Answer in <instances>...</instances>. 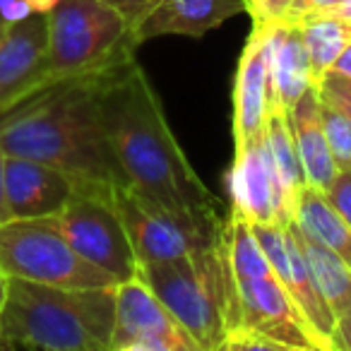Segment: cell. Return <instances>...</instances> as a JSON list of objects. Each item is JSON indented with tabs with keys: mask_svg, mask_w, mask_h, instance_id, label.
<instances>
[{
	"mask_svg": "<svg viewBox=\"0 0 351 351\" xmlns=\"http://www.w3.org/2000/svg\"><path fill=\"white\" fill-rule=\"evenodd\" d=\"M32 8V12H51L56 5H58V0H27Z\"/></svg>",
	"mask_w": 351,
	"mask_h": 351,
	"instance_id": "cell-34",
	"label": "cell"
},
{
	"mask_svg": "<svg viewBox=\"0 0 351 351\" xmlns=\"http://www.w3.org/2000/svg\"><path fill=\"white\" fill-rule=\"evenodd\" d=\"M224 245L236 284L274 274L272 265H269L267 255H265L263 245L253 231V224L236 212H231L224 221Z\"/></svg>",
	"mask_w": 351,
	"mask_h": 351,
	"instance_id": "cell-23",
	"label": "cell"
},
{
	"mask_svg": "<svg viewBox=\"0 0 351 351\" xmlns=\"http://www.w3.org/2000/svg\"><path fill=\"white\" fill-rule=\"evenodd\" d=\"M253 231L272 265L274 277L282 282L287 293L293 298V303L301 311L313 339L320 351H335V327L337 317L332 313L330 303L322 298L313 282L311 267L306 263L301 245L293 234V226L289 221L282 224H253Z\"/></svg>",
	"mask_w": 351,
	"mask_h": 351,
	"instance_id": "cell-9",
	"label": "cell"
},
{
	"mask_svg": "<svg viewBox=\"0 0 351 351\" xmlns=\"http://www.w3.org/2000/svg\"><path fill=\"white\" fill-rule=\"evenodd\" d=\"M291 3L293 0H245L253 25H272V22L284 20Z\"/></svg>",
	"mask_w": 351,
	"mask_h": 351,
	"instance_id": "cell-26",
	"label": "cell"
},
{
	"mask_svg": "<svg viewBox=\"0 0 351 351\" xmlns=\"http://www.w3.org/2000/svg\"><path fill=\"white\" fill-rule=\"evenodd\" d=\"M265 137H267L269 152H272L274 169H277L279 183H282V191H284V200H287V207L293 217L298 195H301V191L308 183L287 113L277 111V108H269L267 123H265Z\"/></svg>",
	"mask_w": 351,
	"mask_h": 351,
	"instance_id": "cell-22",
	"label": "cell"
},
{
	"mask_svg": "<svg viewBox=\"0 0 351 351\" xmlns=\"http://www.w3.org/2000/svg\"><path fill=\"white\" fill-rule=\"evenodd\" d=\"M5 293H8V277L3 274V269H0V308L5 303Z\"/></svg>",
	"mask_w": 351,
	"mask_h": 351,
	"instance_id": "cell-35",
	"label": "cell"
},
{
	"mask_svg": "<svg viewBox=\"0 0 351 351\" xmlns=\"http://www.w3.org/2000/svg\"><path fill=\"white\" fill-rule=\"evenodd\" d=\"M101 3L113 8L132 29H137V25L159 5L161 0H101Z\"/></svg>",
	"mask_w": 351,
	"mask_h": 351,
	"instance_id": "cell-27",
	"label": "cell"
},
{
	"mask_svg": "<svg viewBox=\"0 0 351 351\" xmlns=\"http://www.w3.org/2000/svg\"><path fill=\"white\" fill-rule=\"evenodd\" d=\"M241 12H248L245 0H161L137 25L135 39L140 46L142 41L166 34L202 36Z\"/></svg>",
	"mask_w": 351,
	"mask_h": 351,
	"instance_id": "cell-17",
	"label": "cell"
},
{
	"mask_svg": "<svg viewBox=\"0 0 351 351\" xmlns=\"http://www.w3.org/2000/svg\"><path fill=\"white\" fill-rule=\"evenodd\" d=\"M332 70H337V73L351 77V41L344 46V51L339 53V58H337V63H335V68H332Z\"/></svg>",
	"mask_w": 351,
	"mask_h": 351,
	"instance_id": "cell-32",
	"label": "cell"
},
{
	"mask_svg": "<svg viewBox=\"0 0 351 351\" xmlns=\"http://www.w3.org/2000/svg\"><path fill=\"white\" fill-rule=\"evenodd\" d=\"M335 351H351V308L337 317Z\"/></svg>",
	"mask_w": 351,
	"mask_h": 351,
	"instance_id": "cell-30",
	"label": "cell"
},
{
	"mask_svg": "<svg viewBox=\"0 0 351 351\" xmlns=\"http://www.w3.org/2000/svg\"><path fill=\"white\" fill-rule=\"evenodd\" d=\"M330 205L344 217V221L351 226V171H339L330 191L325 193Z\"/></svg>",
	"mask_w": 351,
	"mask_h": 351,
	"instance_id": "cell-28",
	"label": "cell"
},
{
	"mask_svg": "<svg viewBox=\"0 0 351 351\" xmlns=\"http://www.w3.org/2000/svg\"><path fill=\"white\" fill-rule=\"evenodd\" d=\"M5 27H8V22L0 17V39H3V34H5Z\"/></svg>",
	"mask_w": 351,
	"mask_h": 351,
	"instance_id": "cell-36",
	"label": "cell"
},
{
	"mask_svg": "<svg viewBox=\"0 0 351 351\" xmlns=\"http://www.w3.org/2000/svg\"><path fill=\"white\" fill-rule=\"evenodd\" d=\"M135 49V29L101 0H58L49 12V80L101 73Z\"/></svg>",
	"mask_w": 351,
	"mask_h": 351,
	"instance_id": "cell-5",
	"label": "cell"
},
{
	"mask_svg": "<svg viewBox=\"0 0 351 351\" xmlns=\"http://www.w3.org/2000/svg\"><path fill=\"white\" fill-rule=\"evenodd\" d=\"M320 116L337 171H351V121L335 104H330L322 97H320Z\"/></svg>",
	"mask_w": 351,
	"mask_h": 351,
	"instance_id": "cell-24",
	"label": "cell"
},
{
	"mask_svg": "<svg viewBox=\"0 0 351 351\" xmlns=\"http://www.w3.org/2000/svg\"><path fill=\"white\" fill-rule=\"evenodd\" d=\"M226 191L231 197V212L250 224L287 226L293 221L265 132L234 152V161L226 173Z\"/></svg>",
	"mask_w": 351,
	"mask_h": 351,
	"instance_id": "cell-11",
	"label": "cell"
},
{
	"mask_svg": "<svg viewBox=\"0 0 351 351\" xmlns=\"http://www.w3.org/2000/svg\"><path fill=\"white\" fill-rule=\"evenodd\" d=\"M267 84L269 108L289 113L313 82L311 63L296 20L269 25L267 39Z\"/></svg>",
	"mask_w": 351,
	"mask_h": 351,
	"instance_id": "cell-16",
	"label": "cell"
},
{
	"mask_svg": "<svg viewBox=\"0 0 351 351\" xmlns=\"http://www.w3.org/2000/svg\"><path fill=\"white\" fill-rule=\"evenodd\" d=\"M80 181L56 166L5 154V195L12 219L53 217L75 197Z\"/></svg>",
	"mask_w": 351,
	"mask_h": 351,
	"instance_id": "cell-14",
	"label": "cell"
},
{
	"mask_svg": "<svg viewBox=\"0 0 351 351\" xmlns=\"http://www.w3.org/2000/svg\"><path fill=\"white\" fill-rule=\"evenodd\" d=\"M104 73L46 80L3 108V152L56 166L80 183L125 186L99 113Z\"/></svg>",
	"mask_w": 351,
	"mask_h": 351,
	"instance_id": "cell-2",
	"label": "cell"
},
{
	"mask_svg": "<svg viewBox=\"0 0 351 351\" xmlns=\"http://www.w3.org/2000/svg\"><path fill=\"white\" fill-rule=\"evenodd\" d=\"M49 80V12H32L0 39V111Z\"/></svg>",
	"mask_w": 351,
	"mask_h": 351,
	"instance_id": "cell-13",
	"label": "cell"
},
{
	"mask_svg": "<svg viewBox=\"0 0 351 351\" xmlns=\"http://www.w3.org/2000/svg\"><path fill=\"white\" fill-rule=\"evenodd\" d=\"M113 191L116 186L108 183H80L73 200L49 219L84 260L106 269L121 284L137 277V255Z\"/></svg>",
	"mask_w": 351,
	"mask_h": 351,
	"instance_id": "cell-7",
	"label": "cell"
},
{
	"mask_svg": "<svg viewBox=\"0 0 351 351\" xmlns=\"http://www.w3.org/2000/svg\"><path fill=\"white\" fill-rule=\"evenodd\" d=\"M116 287H51L8 277L0 349L111 351Z\"/></svg>",
	"mask_w": 351,
	"mask_h": 351,
	"instance_id": "cell-3",
	"label": "cell"
},
{
	"mask_svg": "<svg viewBox=\"0 0 351 351\" xmlns=\"http://www.w3.org/2000/svg\"><path fill=\"white\" fill-rule=\"evenodd\" d=\"M303 46H306L308 63H311L313 82L320 84L322 75L335 68L337 58L351 41V27L337 20L330 12H313L298 17Z\"/></svg>",
	"mask_w": 351,
	"mask_h": 351,
	"instance_id": "cell-21",
	"label": "cell"
},
{
	"mask_svg": "<svg viewBox=\"0 0 351 351\" xmlns=\"http://www.w3.org/2000/svg\"><path fill=\"white\" fill-rule=\"evenodd\" d=\"M99 113L125 186L181 219L224 229V207L176 142L159 97L135 56L101 75Z\"/></svg>",
	"mask_w": 351,
	"mask_h": 351,
	"instance_id": "cell-1",
	"label": "cell"
},
{
	"mask_svg": "<svg viewBox=\"0 0 351 351\" xmlns=\"http://www.w3.org/2000/svg\"><path fill=\"white\" fill-rule=\"evenodd\" d=\"M317 89H320L322 99L335 104V106L351 121V77L337 73V70H330V73L322 75Z\"/></svg>",
	"mask_w": 351,
	"mask_h": 351,
	"instance_id": "cell-25",
	"label": "cell"
},
{
	"mask_svg": "<svg viewBox=\"0 0 351 351\" xmlns=\"http://www.w3.org/2000/svg\"><path fill=\"white\" fill-rule=\"evenodd\" d=\"M287 116L293 132V140H296L298 156H301L306 183L311 188L327 193L339 171H337V164L332 159L330 145H327V137H325V128H322L320 89H317V84H311L303 92V97L293 104V108Z\"/></svg>",
	"mask_w": 351,
	"mask_h": 351,
	"instance_id": "cell-18",
	"label": "cell"
},
{
	"mask_svg": "<svg viewBox=\"0 0 351 351\" xmlns=\"http://www.w3.org/2000/svg\"><path fill=\"white\" fill-rule=\"evenodd\" d=\"M330 15H335L337 20H341L344 25L351 27V0H339V3L330 10Z\"/></svg>",
	"mask_w": 351,
	"mask_h": 351,
	"instance_id": "cell-33",
	"label": "cell"
},
{
	"mask_svg": "<svg viewBox=\"0 0 351 351\" xmlns=\"http://www.w3.org/2000/svg\"><path fill=\"white\" fill-rule=\"evenodd\" d=\"M293 221L303 234L330 248L351 267V226L330 205L325 193L311 186L303 188L293 210Z\"/></svg>",
	"mask_w": 351,
	"mask_h": 351,
	"instance_id": "cell-19",
	"label": "cell"
},
{
	"mask_svg": "<svg viewBox=\"0 0 351 351\" xmlns=\"http://www.w3.org/2000/svg\"><path fill=\"white\" fill-rule=\"evenodd\" d=\"M111 351H200L193 337L156 298V293L132 277L116 287V322Z\"/></svg>",
	"mask_w": 351,
	"mask_h": 351,
	"instance_id": "cell-10",
	"label": "cell"
},
{
	"mask_svg": "<svg viewBox=\"0 0 351 351\" xmlns=\"http://www.w3.org/2000/svg\"><path fill=\"white\" fill-rule=\"evenodd\" d=\"M339 0H293L289 5L284 20H298L303 15H313V12H330Z\"/></svg>",
	"mask_w": 351,
	"mask_h": 351,
	"instance_id": "cell-29",
	"label": "cell"
},
{
	"mask_svg": "<svg viewBox=\"0 0 351 351\" xmlns=\"http://www.w3.org/2000/svg\"><path fill=\"white\" fill-rule=\"evenodd\" d=\"M10 207H8V195H5V152L0 147V226L10 221Z\"/></svg>",
	"mask_w": 351,
	"mask_h": 351,
	"instance_id": "cell-31",
	"label": "cell"
},
{
	"mask_svg": "<svg viewBox=\"0 0 351 351\" xmlns=\"http://www.w3.org/2000/svg\"><path fill=\"white\" fill-rule=\"evenodd\" d=\"M291 226L298 245H301L303 255H306V263L311 267L317 291L330 303L335 317H339L341 313H346L351 308V267L337 253H332L330 248H325L315 239L303 234L296 226V221H291Z\"/></svg>",
	"mask_w": 351,
	"mask_h": 351,
	"instance_id": "cell-20",
	"label": "cell"
},
{
	"mask_svg": "<svg viewBox=\"0 0 351 351\" xmlns=\"http://www.w3.org/2000/svg\"><path fill=\"white\" fill-rule=\"evenodd\" d=\"M113 200L123 217V224L130 236L132 250L140 263H164L176 260L202 245L212 243L224 229H207L195 221L176 217L156 202L142 197L130 186H116Z\"/></svg>",
	"mask_w": 351,
	"mask_h": 351,
	"instance_id": "cell-8",
	"label": "cell"
},
{
	"mask_svg": "<svg viewBox=\"0 0 351 351\" xmlns=\"http://www.w3.org/2000/svg\"><path fill=\"white\" fill-rule=\"evenodd\" d=\"M267 39L269 25H253L239 60L234 82V145L245 147L265 132L269 113L267 84Z\"/></svg>",
	"mask_w": 351,
	"mask_h": 351,
	"instance_id": "cell-15",
	"label": "cell"
},
{
	"mask_svg": "<svg viewBox=\"0 0 351 351\" xmlns=\"http://www.w3.org/2000/svg\"><path fill=\"white\" fill-rule=\"evenodd\" d=\"M0 269L5 277L51 287H118V279L84 260L49 217L10 219L0 226Z\"/></svg>",
	"mask_w": 351,
	"mask_h": 351,
	"instance_id": "cell-6",
	"label": "cell"
},
{
	"mask_svg": "<svg viewBox=\"0 0 351 351\" xmlns=\"http://www.w3.org/2000/svg\"><path fill=\"white\" fill-rule=\"evenodd\" d=\"M137 277L181 322L200 351H219L241 327L239 287L231 272L224 231L217 241L164 263H140Z\"/></svg>",
	"mask_w": 351,
	"mask_h": 351,
	"instance_id": "cell-4",
	"label": "cell"
},
{
	"mask_svg": "<svg viewBox=\"0 0 351 351\" xmlns=\"http://www.w3.org/2000/svg\"><path fill=\"white\" fill-rule=\"evenodd\" d=\"M236 287H239L241 303V327H248V330L277 341L284 351L317 349L298 306L274 274L239 282Z\"/></svg>",
	"mask_w": 351,
	"mask_h": 351,
	"instance_id": "cell-12",
	"label": "cell"
}]
</instances>
